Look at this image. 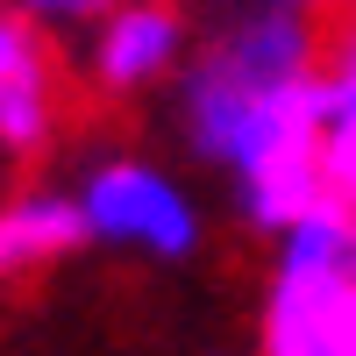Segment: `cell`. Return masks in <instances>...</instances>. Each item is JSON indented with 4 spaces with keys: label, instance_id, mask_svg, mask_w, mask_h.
Returning <instances> with one entry per match:
<instances>
[{
    "label": "cell",
    "instance_id": "obj_10",
    "mask_svg": "<svg viewBox=\"0 0 356 356\" xmlns=\"http://www.w3.org/2000/svg\"><path fill=\"white\" fill-rule=\"evenodd\" d=\"M349 257H356V207H349Z\"/></svg>",
    "mask_w": 356,
    "mask_h": 356
},
{
    "label": "cell",
    "instance_id": "obj_3",
    "mask_svg": "<svg viewBox=\"0 0 356 356\" xmlns=\"http://www.w3.org/2000/svg\"><path fill=\"white\" fill-rule=\"evenodd\" d=\"M86 243L150 257V264H186L207 243V214L186 193V178L164 171L157 157H93L72 186Z\"/></svg>",
    "mask_w": 356,
    "mask_h": 356
},
{
    "label": "cell",
    "instance_id": "obj_7",
    "mask_svg": "<svg viewBox=\"0 0 356 356\" xmlns=\"http://www.w3.org/2000/svg\"><path fill=\"white\" fill-rule=\"evenodd\" d=\"M356 114V29H342V36L321 50V72H314V122H349Z\"/></svg>",
    "mask_w": 356,
    "mask_h": 356
},
{
    "label": "cell",
    "instance_id": "obj_9",
    "mask_svg": "<svg viewBox=\"0 0 356 356\" xmlns=\"http://www.w3.org/2000/svg\"><path fill=\"white\" fill-rule=\"evenodd\" d=\"M8 8H22L36 29H93L114 0H8Z\"/></svg>",
    "mask_w": 356,
    "mask_h": 356
},
{
    "label": "cell",
    "instance_id": "obj_8",
    "mask_svg": "<svg viewBox=\"0 0 356 356\" xmlns=\"http://www.w3.org/2000/svg\"><path fill=\"white\" fill-rule=\"evenodd\" d=\"M314 164H321V193L342 200V207H356V114H349V122H328V129H321Z\"/></svg>",
    "mask_w": 356,
    "mask_h": 356
},
{
    "label": "cell",
    "instance_id": "obj_6",
    "mask_svg": "<svg viewBox=\"0 0 356 356\" xmlns=\"http://www.w3.org/2000/svg\"><path fill=\"white\" fill-rule=\"evenodd\" d=\"M72 250H86L72 193H15V200H0V285L36 278L50 264H65Z\"/></svg>",
    "mask_w": 356,
    "mask_h": 356
},
{
    "label": "cell",
    "instance_id": "obj_2",
    "mask_svg": "<svg viewBox=\"0 0 356 356\" xmlns=\"http://www.w3.org/2000/svg\"><path fill=\"white\" fill-rule=\"evenodd\" d=\"M264 356H356V257L342 200H314L285 235H271Z\"/></svg>",
    "mask_w": 356,
    "mask_h": 356
},
{
    "label": "cell",
    "instance_id": "obj_5",
    "mask_svg": "<svg viewBox=\"0 0 356 356\" xmlns=\"http://www.w3.org/2000/svg\"><path fill=\"white\" fill-rule=\"evenodd\" d=\"M65 114V79H57L50 36L22 8L0 0V157H43Z\"/></svg>",
    "mask_w": 356,
    "mask_h": 356
},
{
    "label": "cell",
    "instance_id": "obj_1",
    "mask_svg": "<svg viewBox=\"0 0 356 356\" xmlns=\"http://www.w3.org/2000/svg\"><path fill=\"white\" fill-rule=\"evenodd\" d=\"M321 50V0H235L171 79L178 136L228 178L235 221L250 235H285L314 200H328L314 164Z\"/></svg>",
    "mask_w": 356,
    "mask_h": 356
},
{
    "label": "cell",
    "instance_id": "obj_4",
    "mask_svg": "<svg viewBox=\"0 0 356 356\" xmlns=\"http://www.w3.org/2000/svg\"><path fill=\"white\" fill-rule=\"evenodd\" d=\"M186 57H193V29H186V15L171 0H114L86 29V79L100 93H114V100L178 79Z\"/></svg>",
    "mask_w": 356,
    "mask_h": 356
},
{
    "label": "cell",
    "instance_id": "obj_11",
    "mask_svg": "<svg viewBox=\"0 0 356 356\" xmlns=\"http://www.w3.org/2000/svg\"><path fill=\"white\" fill-rule=\"evenodd\" d=\"M349 29H356V0H349Z\"/></svg>",
    "mask_w": 356,
    "mask_h": 356
}]
</instances>
